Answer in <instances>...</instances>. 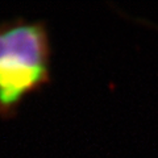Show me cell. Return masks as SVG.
I'll return each instance as SVG.
<instances>
[{
	"instance_id": "1",
	"label": "cell",
	"mask_w": 158,
	"mask_h": 158,
	"mask_svg": "<svg viewBox=\"0 0 158 158\" xmlns=\"http://www.w3.org/2000/svg\"><path fill=\"white\" fill-rule=\"evenodd\" d=\"M53 48L45 21L0 23V117L12 118L32 94L52 82Z\"/></svg>"
}]
</instances>
